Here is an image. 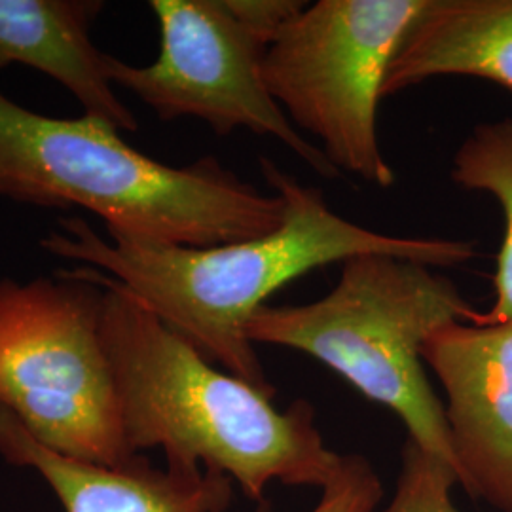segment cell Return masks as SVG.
<instances>
[{"label": "cell", "instance_id": "1", "mask_svg": "<svg viewBox=\"0 0 512 512\" xmlns=\"http://www.w3.org/2000/svg\"><path fill=\"white\" fill-rule=\"evenodd\" d=\"M260 167L285 200L283 222L270 234L200 249L103 238L88 220L67 217L40 245L48 255L109 275L211 363L266 391L274 385L245 329L281 287L361 255L399 256L431 268H454L476 256L473 241L368 230L334 213L319 188L298 183L272 160L260 158Z\"/></svg>", "mask_w": 512, "mask_h": 512}, {"label": "cell", "instance_id": "2", "mask_svg": "<svg viewBox=\"0 0 512 512\" xmlns=\"http://www.w3.org/2000/svg\"><path fill=\"white\" fill-rule=\"evenodd\" d=\"M73 268L103 289L101 336L133 454L162 448L169 465L228 476L256 503L272 482L325 488L338 473L344 456L310 403L277 410L275 391L215 368L109 275Z\"/></svg>", "mask_w": 512, "mask_h": 512}, {"label": "cell", "instance_id": "3", "mask_svg": "<svg viewBox=\"0 0 512 512\" xmlns=\"http://www.w3.org/2000/svg\"><path fill=\"white\" fill-rule=\"evenodd\" d=\"M107 120L52 118L0 93V198L78 207L110 236L215 247L274 232L285 200L241 181L215 158L162 164L128 145Z\"/></svg>", "mask_w": 512, "mask_h": 512}, {"label": "cell", "instance_id": "4", "mask_svg": "<svg viewBox=\"0 0 512 512\" xmlns=\"http://www.w3.org/2000/svg\"><path fill=\"white\" fill-rule=\"evenodd\" d=\"M476 311L444 275L399 256L342 262L336 287L304 306H262L247 323L251 344L296 349L374 403L391 408L408 440L458 476L444 404L427 380L421 349L450 323H478ZM459 484V482H458Z\"/></svg>", "mask_w": 512, "mask_h": 512}, {"label": "cell", "instance_id": "5", "mask_svg": "<svg viewBox=\"0 0 512 512\" xmlns=\"http://www.w3.org/2000/svg\"><path fill=\"white\" fill-rule=\"evenodd\" d=\"M103 289L74 268L0 279V408L46 448L99 465L131 452L101 336Z\"/></svg>", "mask_w": 512, "mask_h": 512}, {"label": "cell", "instance_id": "6", "mask_svg": "<svg viewBox=\"0 0 512 512\" xmlns=\"http://www.w3.org/2000/svg\"><path fill=\"white\" fill-rule=\"evenodd\" d=\"M431 0H317L270 42L262 76L294 128L321 141L340 173L395 184L378 137V107L393 57Z\"/></svg>", "mask_w": 512, "mask_h": 512}, {"label": "cell", "instance_id": "7", "mask_svg": "<svg viewBox=\"0 0 512 512\" xmlns=\"http://www.w3.org/2000/svg\"><path fill=\"white\" fill-rule=\"evenodd\" d=\"M148 6L160 29L158 57L137 67L110 55L114 88L139 97L160 120L198 118L219 135L247 129L274 137L321 177H340L277 105L262 76L268 46L226 0H152Z\"/></svg>", "mask_w": 512, "mask_h": 512}, {"label": "cell", "instance_id": "8", "mask_svg": "<svg viewBox=\"0 0 512 512\" xmlns=\"http://www.w3.org/2000/svg\"><path fill=\"white\" fill-rule=\"evenodd\" d=\"M421 359L446 393L459 484L495 511L512 512V321L440 327Z\"/></svg>", "mask_w": 512, "mask_h": 512}, {"label": "cell", "instance_id": "9", "mask_svg": "<svg viewBox=\"0 0 512 512\" xmlns=\"http://www.w3.org/2000/svg\"><path fill=\"white\" fill-rule=\"evenodd\" d=\"M0 454L35 469L65 512H224L232 499V480L213 471L175 465L160 471L139 456L122 465L63 456L33 439L4 408Z\"/></svg>", "mask_w": 512, "mask_h": 512}, {"label": "cell", "instance_id": "10", "mask_svg": "<svg viewBox=\"0 0 512 512\" xmlns=\"http://www.w3.org/2000/svg\"><path fill=\"white\" fill-rule=\"evenodd\" d=\"M103 8L101 0H0V71L31 67L61 84L84 114L137 131L135 114L110 80V55L93 44Z\"/></svg>", "mask_w": 512, "mask_h": 512}, {"label": "cell", "instance_id": "11", "mask_svg": "<svg viewBox=\"0 0 512 512\" xmlns=\"http://www.w3.org/2000/svg\"><path fill=\"white\" fill-rule=\"evenodd\" d=\"M439 76L512 93V0H431L385 76L384 99Z\"/></svg>", "mask_w": 512, "mask_h": 512}, {"label": "cell", "instance_id": "12", "mask_svg": "<svg viewBox=\"0 0 512 512\" xmlns=\"http://www.w3.org/2000/svg\"><path fill=\"white\" fill-rule=\"evenodd\" d=\"M450 179L469 192L494 196L505 219L494 275V306L480 325L512 321V118L480 124L459 145Z\"/></svg>", "mask_w": 512, "mask_h": 512}, {"label": "cell", "instance_id": "13", "mask_svg": "<svg viewBox=\"0 0 512 512\" xmlns=\"http://www.w3.org/2000/svg\"><path fill=\"white\" fill-rule=\"evenodd\" d=\"M456 484L458 476L452 467L408 440L397 492L382 512H459L452 501Z\"/></svg>", "mask_w": 512, "mask_h": 512}, {"label": "cell", "instance_id": "14", "mask_svg": "<svg viewBox=\"0 0 512 512\" xmlns=\"http://www.w3.org/2000/svg\"><path fill=\"white\" fill-rule=\"evenodd\" d=\"M384 495L372 465L361 456H344L338 473L323 488V497L311 512H372Z\"/></svg>", "mask_w": 512, "mask_h": 512}, {"label": "cell", "instance_id": "15", "mask_svg": "<svg viewBox=\"0 0 512 512\" xmlns=\"http://www.w3.org/2000/svg\"><path fill=\"white\" fill-rule=\"evenodd\" d=\"M226 4L266 46L306 6L302 0H226Z\"/></svg>", "mask_w": 512, "mask_h": 512}]
</instances>
